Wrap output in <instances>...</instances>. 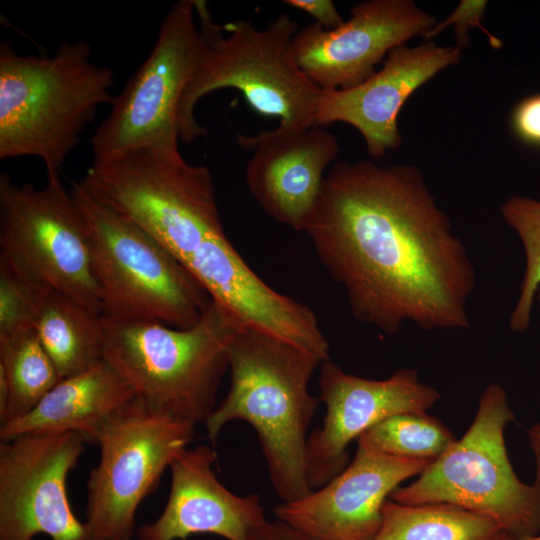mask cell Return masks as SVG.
Instances as JSON below:
<instances>
[{
    "label": "cell",
    "mask_w": 540,
    "mask_h": 540,
    "mask_svg": "<svg viewBox=\"0 0 540 540\" xmlns=\"http://www.w3.org/2000/svg\"><path fill=\"white\" fill-rule=\"evenodd\" d=\"M80 183L156 239L242 327L329 359L315 313L247 265L224 231L211 171L189 164L178 143L92 163Z\"/></svg>",
    "instance_id": "7a4b0ae2"
},
{
    "label": "cell",
    "mask_w": 540,
    "mask_h": 540,
    "mask_svg": "<svg viewBox=\"0 0 540 540\" xmlns=\"http://www.w3.org/2000/svg\"><path fill=\"white\" fill-rule=\"evenodd\" d=\"M47 178L37 188L1 173L0 257L23 278L52 286L101 315L81 216L60 174Z\"/></svg>",
    "instance_id": "8fae6325"
},
{
    "label": "cell",
    "mask_w": 540,
    "mask_h": 540,
    "mask_svg": "<svg viewBox=\"0 0 540 540\" xmlns=\"http://www.w3.org/2000/svg\"><path fill=\"white\" fill-rule=\"evenodd\" d=\"M31 325L26 280L0 257V334Z\"/></svg>",
    "instance_id": "d4e9b609"
},
{
    "label": "cell",
    "mask_w": 540,
    "mask_h": 540,
    "mask_svg": "<svg viewBox=\"0 0 540 540\" xmlns=\"http://www.w3.org/2000/svg\"><path fill=\"white\" fill-rule=\"evenodd\" d=\"M435 17L411 0H370L355 4L351 17L326 30L318 23L300 28L293 53L300 69L323 91L355 87L376 72L393 49L424 35Z\"/></svg>",
    "instance_id": "5bb4252c"
},
{
    "label": "cell",
    "mask_w": 540,
    "mask_h": 540,
    "mask_svg": "<svg viewBox=\"0 0 540 540\" xmlns=\"http://www.w3.org/2000/svg\"><path fill=\"white\" fill-rule=\"evenodd\" d=\"M371 540H513L494 519L444 502L401 504L387 499Z\"/></svg>",
    "instance_id": "44dd1931"
},
{
    "label": "cell",
    "mask_w": 540,
    "mask_h": 540,
    "mask_svg": "<svg viewBox=\"0 0 540 540\" xmlns=\"http://www.w3.org/2000/svg\"><path fill=\"white\" fill-rule=\"evenodd\" d=\"M487 7V1L483 0H462L452 13L440 23H436L425 35L424 38L427 41L432 39L442 32L446 27L453 26V30L456 35L457 47L460 49L467 46L469 42L468 30L473 27H477L488 36L490 45L493 48H500L502 42L495 36H493L487 29L484 28L482 21L485 9Z\"/></svg>",
    "instance_id": "484cf974"
},
{
    "label": "cell",
    "mask_w": 540,
    "mask_h": 540,
    "mask_svg": "<svg viewBox=\"0 0 540 540\" xmlns=\"http://www.w3.org/2000/svg\"><path fill=\"white\" fill-rule=\"evenodd\" d=\"M79 433H28L0 444V540H90L74 515L67 476L85 451Z\"/></svg>",
    "instance_id": "7c38bea8"
},
{
    "label": "cell",
    "mask_w": 540,
    "mask_h": 540,
    "mask_svg": "<svg viewBox=\"0 0 540 540\" xmlns=\"http://www.w3.org/2000/svg\"><path fill=\"white\" fill-rule=\"evenodd\" d=\"M513 420L505 389L490 383L465 434L389 499L457 505L494 519L513 540L539 534L540 490L517 477L507 454L504 433Z\"/></svg>",
    "instance_id": "ba28073f"
},
{
    "label": "cell",
    "mask_w": 540,
    "mask_h": 540,
    "mask_svg": "<svg viewBox=\"0 0 540 540\" xmlns=\"http://www.w3.org/2000/svg\"><path fill=\"white\" fill-rule=\"evenodd\" d=\"M194 4L209 52L181 99L180 141L190 143L206 136L194 110L202 97L223 88L238 90L252 109L278 117L280 125L313 126L322 90L295 60L292 43L300 29L298 22L280 14L261 29L243 19L219 26L206 1L194 0Z\"/></svg>",
    "instance_id": "8992f818"
},
{
    "label": "cell",
    "mask_w": 540,
    "mask_h": 540,
    "mask_svg": "<svg viewBox=\"0 0 540 540\" xmlns=\"http://www.w3.org/2000/svg\"><path fill=\"white\" fill-rule=\"evenodd\" d=\"M237 143L253 150L245 168L248 189L275 221L304 232L320 195L325 171L340 152L323 126L278 125Z\"/></svg>",
    "instance_id": "e0dca14e"
},
{
    "label": "cell",
    "mask_w": 540,
    "mask_h": 540,
    "mask_svg": "<svg viewBox=\"0 0 540 540\" xmlns=\"http://www.w3.org/2000/svg\"><path fill=\"white\" fill-rule=\"evenodd\" d=\"M537 297H538V300H539V303H540V292L537 293Z\"/></svg>",
    "instance_id": "1f68e13d"
},
{
    "label": "cell",
    "mask_w": 540,
    "mask_h": 540,
    "mask_svg": "<svg viewBox=\"0 0 540 540\" xmlns=\"http://www.w3.org/2000/svg\"><path fill=\"white\" fill-rule=\"evenodd\" d=\"M86 40L62 42L55 54L18 55L0 44V159L40 158L61 168L100 105L112 103L114 72L90 58Z\"/></svg>",
    "instance_id": "277c9868"
},
{
    "label": "cell",
    "mask_w": 540,
    "mask_h": 540,
    "mask_svg": "<svg viewBox=\"0 0 540 540\" xmlns=\"http://www.w3.org/2000/svg\"><path fill=\"white\" fill-rule=\"evenodd\" d=\"M103 360L150 408L195 424L216 408L228 348L240 328L213 300L186 329L157 321H124L101 315Z\"/></svg>",
    "instance_id": "5b68a950"
},
{
    "label": "cell",
    "mask_w": 540,
    "mask_h": 540,
    "mask_svg": "<svg viewBox=\"0 0 540 540\" xmlns=\"http://www.w3.org/2000/svg\"><path fill=\"white\" fill-rule=\"evenodd\" d=\"M286 6L311 15L315 22L326 30H332L344 23L335 4L331 0H285Z\"/></svg>",
    "instance_id": "83f0119b"
},
{
    "label": "cell",
    "mask_w": 540,
    "mask_h": 540,
    "mask_svg": "<svg viewBox=\"0 0 540 540\" xmlns=\"http://www.w3.org/2000/svg\"><path fill=\"white\" fill-rule=\"evenodd\" d=\"M230 388L206 419L214 443L221 429L243 420L256 431L270 481L283 502L313 490L306 469L308 428L319 398L310 393L311 377L322 361L291 343L247 327L230 342Z\"/></svg>",
    "instance_id": "3957f363"
},
{
    "label": "cell",
    "mask_w": 540,
    "mask_h": 540,
    "mask_svg": "<svg viewBox=\"0 0 540 540\" xmlns=\"http://www.w3.org/2000/svg\"><path fill=\"white\" fill-rule=\"evenodd\" d=\"M319 400L326 405L323 426L307 439L306 469L312 490L340 473L349 461V443L375 424L397 414L427 412L441 398L421 382L416 369L403 368L384 380L344 372L330 360L321 363Z\"/></svg>",
    "instance_id": "4fadbf2b"
},
{
    "label": "cell",
    "mask_w": 540,
    "mask_h": 540,
    "mask_svg": "<svg viewBox=\"0 0 540 540\" xmlns=\"http://www.w3.org/2000/svg\"><path fill=\"white\" fill-rule=\"evenodd\" d=\"M500 214L516 232L524 248V276L519 297L509 317L510 329L524 333L530 326L534 299L540 287V201L512 196L501 204Z\"/></svg>",
    "instance_id": "cb8c5ba5"
},
{
    "label": "cell",
    "mask_w": 540,
    "mask_h": 540,
    "mask_svg": "<svg viewBox=\"0 0 540 540\" xmlns=\"http://www.w3.org/2000/svg\"><path fill=\"white\" fill-rule=\"evenodd\" d=\"M25 280L30 323L60 380L103 360L101 315L52 286Z\"/></svg>",
    "instance_id": "ffe728a7"
},
{
    "label": "cell",
    "mask_w": 540,
    "mask_h": 540,
    "mask_svg": "<svg viewBox=\"0 0 540 540\" xmlns=\"http://www.w3.org/2000/svg\"><path fill=\"white\" fill-rule=\"evenodd\" d=\"M135 398L132 389L104 360L61 379L24 416L1 424V441L28 433L81 434L95 443L104 423Z\"/></svg>",
    "instance_id": "d6986e66"
},
{
    "label": "cell",
    "mask_w": 540,
    "mask_h": 540,
    "mask_svg": "<svg viewBox=\"0 0 540 540\" xmlns=\"http://www.w3.org/2000/svg\"><path fill=\"white\" fill-rule=\"evenodd\" d=\"M195 432V423L154 410L136 397L104 423L95 441L100 459L87 483L90 540H131L138 506Z\"/></svg>",
    "instance_id": "9c48e42d"
},
{
    "label": "cell",
    "mask_w": 540,
    "mask_h": 540,
    "mask_svg": "<svg viewBox=\"0 0 540 540\" xmlns=\"http://www.w3.org/2000/svg\"><path fill=\"white\" fill-rule=\"evenodd\" d=\"M528 442L535 461V479L533 484L540 490V421L528 430Z\"/></svg>",
    "instance_id": "f546056e"
},
{
    "label": "cell",
    "mask_w": 540,
    "mask_h": 540,
    "mask_svg": "<svg viewBox=\"0 0 540 540\" xmlns=\"http://www.w3.org/2000/svg\"><path fill=\"white\" fill-rule=\"evenodd\" d=\"M460 58L459 47L433 41L414 47L399 46L387 55L382 68L361 84L344 90H322L314 125H351L361 134L371 157H384L401 145L398 117L405 102Z\"/></svg>",
    "instance_id": "2e32d148"
},
{
    "label": "cell",
    "mask_w": 540,
    "mask_h": 540,
    "mask_svg": "<svg viewBox=\"0 0 540 540\" xmlns=\"http://www.w3.org/2000/svg\"><path fill=\"white\" fill-rule=\"evenodd\" d=\"M510 125L523 143L540 147V93L519 101L512 110Z\"/></svg>",
    "instance_id": "4316f807"
},
{
    "label": "cell",
    "mask_w": 540,
    "mask_h": 540,
    "mask_svg": "<svg viewBox=\"0 0 540 540\" xmlns=\"http://www.w3.org/2000/svg\"><path fill=\"white\" fill-rule=\"evenodd\" d=\"M519 540H540V533L537 534V535L525 537V538H522V539H519Z\"/></svg>",
    "instance_id": "4dcf8cb0"
},
{
    "label": "cell",
    "mask_w": 540,
    "mask_h": 540,
    "mask_svg": "<svg viewBox=\"0 0 540 540\" xmlns=\"http://www.w3.org/2000/svg\"><path fill=\"white\" fill-rule=\"evenodd\" d=\"M0 376L8 389L1 424L27 414L60 381L32 325L0 334Z\"/></svg>",
    "instance_id": "7402d4cb"
},
{
    "label": "cell",
    "mask_w": 540,
    "mask_h": 540,
    "mask_svg": "<svg viewBox=\"0 0 540 540\" xmlns=\"http://www.w3.org/2000/svg\"><path fill=\"white\" fill-rule=\"evenodd\" d=\"M428 465L357 441L353 460L340 473L307 496L282 502L273 513L313 540H371L391 493Z\"/></svg>",
    "instance_id": "9a60e30c"
},
{
    "label": "cell",
    "mask_w": 540,
    "mask_h": 540,
    "mask_svg": "<svg viewBox=\"0 0 540 540\" xmlns=\"http://www.w3.org/2000/svg\"><path fill=\"white\" fill-rule=\"evenodd\" d=\"M248 540H313L289 524L276 519L264 520L250 533Z\"/></svg>",
    "instance_id": "f1b7e54d"
},
{
    "label": "cell",
    "mask_w": 540,
    "mask_h": 540,
    "mask_svg": "<svg viewBox=\"0 0 540 540\" xmlns=\"http://www.w3.org/2000/svg\"><path fill=\"white\" fill-rule=\"evenodd\" d=\"M86 232L102 314L124 321H157L186 329L212 299L156 239L91 195L69 189Z\"/></svg>",
    "instance_id": "52a82bcc"
},
{
    "label": "cell",
    "mask_w": 540,
    "mask_h": 540,
    "mask_svg": "<svg viewBox=\"0 0 540 540\" xmlns=\"http://www.w3.org/2000/svg\"><path fill=\"white\" fill-rule=\"evenodd\" d=\"M194 0H180L165 15L149 56L114 97L91 138L93 163L129 150L179 143L181 99L208 52Z\"/></svg>",
    "instance_id": "30bf717a"
},
{
    "label": "cell",
    "mask_w": 540,
    "mask_h": 540,
    "mask_svg": "<svg viewBox=\"0 0 540 540\" xmlns=\"http://www.w3.org/2000/svg\"><path fill=\"white\" fill-rule=\"evenodd\" d=\"M216 460L213 448L199 445L172 463L166 506L155 522L137 529V540H186L200 533L248 540L266 520L260 497L238 496L225 488L213 470Z\"/></svg>",
    "instance_id": "ac0fdd59"
},
{
    "label": "cell",
    "mask_w": 540,
    "mask_h": 540,
    "mask_svg": "<svg viewBox=\"0 0 540 540\" xmlns=\"http://www.w3.org/2000/svg\"><path fill=\"white\" fill-rule=\"evenodd\" d=\"M455 440L452 432L427 412H406L375 424L356 441L390 456L430 465Z\"/></svg>",
    "instance_id": "603a6c76"
},
{
    "label": "cell",
    "mask_w": 540,
    "mask_h": 540,
    "mask_svg": "<svg viewBox=\"0 0 540 540\" xmlns=\"http://www.w3.org/2000/svg\"><path fill=\"white\" fill-rule=\"evenodd\" d=\"M304 232L356 320L386 335L470 327L475 268L418 168L335 163Z\"/></svg>",
    "instance_id": "6da1fadb"
}]
</instances>
